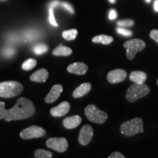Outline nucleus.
<instances>
[{"instance_id":"28","label":"nucleus","mask_w":158,"mask_h":158,"mask_svg":"<svg viewBox=\"0 0 158 158\" xmlns=\"http://www.w3.org/2000/svg\"><path fill=\"white\" fill-rule=\"evenodd\" d=\"M62 5L64 9H66L69 12V13H72V14L73 13H74V10L72 7V6L70 5V4H68V2H64L62 3Z\"/></svg>"},{"instance_id":"12","label":"nucleus","mask_w":158,"mask_h":158,"mask_svg":"<svg viewBox=\"0 0 158 158\" xmlns=\"http://www.w3.org/2000/svg\"><path fill=\"white\" fill-rule=\"evenodd\" d=\"M63 91V86L61 84H56L51 89L50 92L48 94V95L45 97V101L47 103H51L56 101L59 98L61 93Z\"/></svg>"},{"instance_id":"27","label":"nucleus","mask_w":158,"mask_h":158,"mask_svg":"<svg viewBox=\"0 0 158 158\" xmlns=\"http://www.w3.org/2000/svg\"><path fill=\"white\" fill-rule=\"evenodd\" d=\"M150 37L158 43V29H153L150 32Z\"/></svg>"},{"instance_id":"19","label":"nucleus","mask_w":158,"mask_h":158,"mask_svg":"<svg viewBox=\"0 0 158 158\" xmlns=\"http://www.w3.org/2000/svg\"><path fill=\"white\" fill-rule=\"evenodd\" d=\"M114 38L111 36H108V35H98V36L94 37L92 39V42L95 43H102L104 45H108L110 44L113 42Z\"/></svg>"},{"instance_id":"35","label":"nucleus","mask_w":158,"mask_h":158,"mask_svg":"<svg viewBox=\"0 0 158 158\" xmlns=\"http://www.w3.org/2000/svg\"><path fill=\"white\" fill-rule=\"evenodd\" d=\"M146 2H147V3H149L150 2H151V0H146Z\"/></svg>"},{"instance_id":"31","label":"nucleus","mask_w":158,"mask_h":158,"mask_svg":"<svg viewBox=\"0 0 158 158\" xmlns=\"http://www.w3.org/2000/svg\"><path fill=\"white\" fill-rule=\"evenodd\" d=\"M117 17V13L115 10H110L109 13H108V19L110 20H114Z\"/></svg>"},{"instance_id":"34","label":"nucleus","mask_w":158,"mask_h":158,"mask_svg":"<svg viewBox=\"0 0 158 158\" xmlns=\"http://www.w3.org/2000/svg\"><path fill=\"white\" fill-rule=\"evenodd\" d=\"M108 1H109V2H110V3L114 4V3H115L116 0H108Z\"/></svg>"},{"instance_id":"3","label":"nucleus","mask_w":158,"mask_h":158,"mask_svg":"<svg viewBox=\"0 0 158 158\" xmlns=\"http://www.w3.org/2000/svg\"><path fill=\"white\" fill-rule=\"evenodd\" d=\"M121 133L125 136H133L136 134L143 133V123L141 118H134L130 121L124 122L120 126Z\"/></svg>"},{"instance_id":"37","label":"nucleus","mask_w":158,"mask_h":158,"mask_svg":"<svg viewBox=\"0 0 158 158\" xmlns=\"http://www.w3.org/2000/svg\"><path fill=\"white\" fill-rule=\"evenodd\" d=\"M157 84L158 85V79H157Z\"/></svg>"},{"instance_id":"7","label":"nucleus","mask_w":158,"mask_h":158,"mask_svg":"<svg viewBox=\"0 0 158 158\" xmlns=\"http://www.w3.org/2000/svg\"><path fill=\"white\" fill-rule=\"evenodd\" d=\"M46 131L43 127L39 126L33 125L23 130L20 133V137L22 139L28 140L31 138H38L44 136Z\"/></svg>"},{"instance_id":"30","label":"nucleus","mask_w":158,"mask_h":158,"mask_svg":"<svg viewBox=\"0 0 158 158\" xmlns=\"http://www.w3.org/2000/svg\"><path fill=\"white\" fill-rule=\"evenodd\" d=\"M108 158H126L122 153L118 152H115L111 153L109 155Z\"/></svg>"},{"instance_id":"5","label":"nucleus","mask_w":158,"mask_h":158,"mask_svg":"<svg viewBox=\"0 0 158 158\" xmlns=\"http://www.w3.org/2000/svg\"><path fill=\"white\" fill-rule=\"evenodd\" d=\"M85 115L91 122L96 124H102L107 120L108 114L101 110L95 105H89L85 108Z\"/></svg>"},{"instance_id":"29","label":"nucleus","mask_w":158,"mask_h":158,"mask_svg":"<svg viewBox=\"0 0 158 158\" xmlns=\"http://www.w3.org/2000/svg\"><path fill=\"white\" fill-rule=\"evenodd\" d=\"M14 53H15V50L12 48H6L5 49V51H4V54H5V56H7V57L11 56L12 55L14 54Z\"/></svg>"},{"instance_id":"22","label":"nucleus","mask_w":158,"mask_h":158,"mask_svg":"<svg viewBox=\"0 0 158 158\" xmlns=\"http://www.w3.org/2000/svg\"><path fill=\"white\" fill-rule=\"evenodd\" d=\"M37 65V61L35 59H29L27 60H26L21 65V68L23 70L28 71L32 70L33 68H35Z\"/></svg>"},{"instance_id":"18","label":"nucleus","mask_w":158,"mask_h":158,"mask_svg":"<svg viewBox=\"0 0 158 158\" xmlns=\"http://www.w3.org/2000/svg\"><path fill=\"white\" fill-rule=\"evenodd\" d=\"M73 53V50L67 46H63L62 45H59L53 51V54L54 56H70V55Z\"/></svg>"},{"instance_id":"10","label":"nucleus","mask_w":158,"mask_h":158,"mask_svg":"<svg viewBox=\"0 0 158 158\" xmlns=\"http://www.w3.org/2000/svg\"><path fill=\"white\" fill-rule=\"evenodd\" d=\"M127 73L122 69H116L110 71L107 74V79L110 84H118L122 82L127 78Z\"/></svg>"},{"instance_id":"16","label":"nucleus","mask_w":158,"mask_h":158,"mask_svg":"<svg viewBox=\"0 0 158 158\" xmlns=\"http://www.w3.org/2000/svg\"><path fill=\"white\" fill-rule=\"evenodd\" d=\"M91 88H92V85H91L90 83H84L74 90V92H73V96L75 98H79L84 97L89 92Z\"/></svg>"},{"instance_id":"6","label":"nucleus","mask_w":158,"mask_h":158,"mask_svg":"<svg viewBox=\"0 0 158 158\" xmlns=\"http://www.w3.org/2000/svg\"><path fill=\"white\" fill-rule=\"evenodd\" d=\"M124 48L127 50V57L130 60L135 58L136 54L143 51L146 47L143 40L141 39H133L124 43Z\"/></svg>"},{"instance_id":"26","label":"nucleus","mask_w":158,"mask_h":158,"mask_svg":"<svg viewBox=\"0 0 158 158\" xmlns=\"http://www.w3.org/2000/svg\"><path fill=\"white\" fill-rule=\"evenodd\" d=\"M49 22L54 27H58V23H56L54 15V8L51 7H49Z\"/></svg>"},{"instance_id":"15","label":"nucleus","mask_w":158,"mask_h":158,"mask_svg":"<svg viewBox=\"0 0 158 158\" xmlns=\"http://www.w3.org/2000/svg\"><path fill=\"white\" fill-rule=\"evenodd\" d=\"M48 78V72L46 69L41 68L37 70L34 73H32L30 76V80L34 82L44 83L47 81Z\"/></svg>"},{"instance_id":"20","label":"nucleus","mask_w":158,"mask_h":158,"mask_svg":"<svg viewBox=\"0 0 158 158\" xmlns=\"http://www.w3.org/2000/svg\"><path fill=\"white\" fill-rule=\"evenodd\" d=\"M77 35H78V30L76 29L65 30L62 32V37L66 40H73L76 38Z\"/></svg>"},{"instance_id":"32","label":"nucleus","mask_w":158,"mask_h":158,"mask_svg":"<svg viewBox=\"0 0 158 158\" xmlns=\"http://www.w3.org/2000/svg\"><path fill=\"white\" fill-rule=\"evenodd\" d=\"M59 4H60V2H59V1H57V0H54V1L51 2L50 5H49V7H53V8H54L55 7H57Z\"/></svg>"},{"instance_id":"2","label":"nucleus","mask_w":158,"mask_h":158,"mask_svg":"<svg viewBox=\"0 0 158 158\" xmlns=\"http://www.w3.org/2000/svg\"><path fill=\"white\" fill-rule=\"evenodd\" d=\"M23 86L21 83L14 81L0 83V97L4 98H13L23 92Z\"/></svg>"},{"instance_id":"21","label":"nucleus","mask_w":158,"mask_h":158,"mask_svg":"<svg viewBox=\"0 0 158 158\" xmlns=\"http://www.w3.org/2000/svg\"><path fill=\"white\" fill-rule=\"evenodd\" d=\"M34 155L35 158H53V154L51 152L42 149L35 150Z\"/></svg>"},{"instance_id":"1","label":"nucleus","mask_w":158,"mask_h":158,"mask_svg":"<svg viewBox=\"0 0 158 158\" xmlns=\"http://www.w3.org/2000/svg\"><path fill=\"white\" fill-rule=\"evenodd\" d=\"M5 102L0 101V119L7 122L26 119L31 117L35 113V105L26 98L18 99L16 103L10 109H5Z\"/></svg>"},{"instance_id":"25","label":"nucleus","mask_w":158,"mask_h":158,"mask_svg":"<svg viewBox=\"0 0 158 158\" xmlns=\"http://www.w3.org/2000/svg\"><path fill=\"white\" fill-rule=\"evenodd\" d=\"M133 24H134V21L133 20H130V19L122 20V21H117V25L122 27H131V26H133Z\"/></svg>"},{"instance_id":"24","label":"nucleus","mask_w":158,"mask_h":158,"mask_svg":"<svg viewBox=\"0 0 158 158\" xmlns=\"http://www.w3.org/2000/svg\"><path fill=\"white\" fill-rule=\"evenodd\" d=\"M116 31H117V33H118L119 35H121L122 36L124 37H130L133 35L132 31H130L129 29H127L122 28V27H118V28L116 29Z\"/></svg>"},{"instance_id":"8","label":"nucleus","mask_w":158,"mask_h":158,"mask_svg":"<svg viewBox=\"0 0 158 158\" xmlns=\"http://www.w3.org/2000/svg\"><path fill=\"white\" fill-rule=\"evenodd\" d=\"M46 146L59 153L64 152L68 148V142L64 138H51L46 141Z\"/></svg>"},{"instance_id":"36","label":"nucleus","mask_w":158,"mask_h":158,"mask_svg":"<svg viewBox=\"0 0 158 158\" xmlns=\"http://www.w3.org/2000/svg\"><path fill=\"white\" fill-rule=\"evenodd\" d=\"M5 1H7V0H0V2H5Z\"/></svg>"},{"instance_id":"9","label":"nucleus","mask_w":158,"mask_h":158,"mask_svg":"<svg viewBox=\"0 0 158 158\" xmlns=\"http://www.w3.org/2000/svg\"><path fill=\"white\" fill-rule=\"evenodd\" d=\"M94 135L93 128L90 125H84L81 130L78 136V141L81 145L86 146L89 143Z\"/></svg>"},{"instance_id":"23","label":"nucleus","mask_w":158,"mask_h":158,"mask_svg":"<svg viewBox=\"0 0 158 158\" xmlns=\"http://www.w3.org/2000/svg\"><path fill=\"white\" fill-rule=\"evenodd\" d=\"M48 48L46 45L38 44L35 45L34 47V49H33V51H34V52L37 55H40V54H44V53H45L47 51H48Z\"/></svg>"},{"instance_id":"11","label":"nucleus","mask_w":158,"mask_h":158,"mask_svg":"<svg viewBox=\"0 0 158 158\" xmlns=\"http://www.w3.org/2000/svg\"><path fill=\"white\" fill-rule=\"evenodd\" d=\"M70 110V104L68 102H62L58 106L52 108L50 110L51 115L54 117H61L66 115Z\"/></svg>"},{"instance_id":"4","label":"nucleus","mask_w":158,"mask_h":158,"mask_svg":"<svg viewBox=\"0 0 158 158\" xmlns=\"http://www.w3.org/2000/svg\"><path fill=\"white\" fill-rule=\"evenodd\" d=\"M149 87L147 84H134L129 86L126 92V99L130 102L147 96L149 93Z\"/></svg>"},{"instance_id":"17","label":"nucleus","mask_w":158,"mask_h":158,"mask_svg":"<svg viewBox=\"0 0 158 158\" xmlns=\"http://www.w3.org/2000/svg\"><path fill=\"white\" fill-rule=\"evenodd\" d=\"M130 80L138 84H143L147 79V76L143 71H133L130 74Z\"/></svg>"},{"instance_id":"33","label":"nucleus","mask_w":158,"mask_h":158,"mask_svg":"<svg viewBox=\"0 0 158 158\" xmlns=\"http://www.w3.org/2000/svg\"><path fill=\"white\" fill-rule=\"evenodd\" d=\"M154 9L158 13V0H155V2H154Z\"/></svg>"},{"instance_id":"14","label":"nucleus","mask_w":158,"mask_h":158,"mask_svg":"<svg viewBox=\"0 0 158 158\" xmlns=\"http://www.w3.org/2000/svg\"><path fill=\"white\" fill-rule=\"evenodd\" d=\"M81 117L78 115L70 116V117H67L63 120V125L67 129H74L81 123Z\"/></svg>"},{"instance_id":"13","label":"nucleus","mask_w":158,"mask_h":158,"mask_svg":"<svg viewBox=\"0 0 158 158\" xmlns=\"http://www.w3.org/2000/svg\"><path fill=\"white\" fill-rule=\"evenodd\" d=\"M67 70L70 73L84 75L88 70V66L83 62H75L69 65Z\"/></svg>"}]
</instances>
